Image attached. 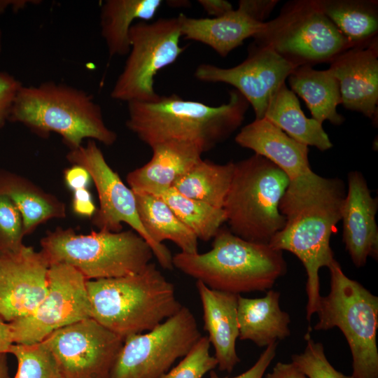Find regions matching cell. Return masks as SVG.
Instances as JSON below:
<instances>
[{
    "label": "cell",
    "mask_w": 378,
    "mask_h": 378,
    "mask_svg": "<svg viewBox=\"0 0 378 378\" xmlns=\"http://www.w3.org/2000/svg\"><path fill=\"white\" fill-rule=\"evenodd\" d=\"M127 127L149 147L169 141L192 144L204 153L229 138L242 124L249 104L233 89L227 103L211 106L180 96L127 103Z\"/></svg>",
    "instance_id": "cell-2"
},
{
    "label": "cell",
    "mask_w": 378,
    "mask_h": 378,
    "mask_svg": "<svg viewBox=\"0 0 378 378\" xmlns=\"http://www.w3.org/2000/svg\"><path fill=\"white\" fill-rule=\"evenodd\" d=\"M265 378H307L293 363L278 362Z\"/></svg>",
    "instance_id": "cell-42"
},
{
    "label": "cell",
    "mask_w": 378,
    "mask_h": 378,
    "mask_svg": "<svg viewBox=\"0 0 378 378\" xmlns=\"http://www.w3.org/2000/svg\"><path fill=\"white\" fill-rule=\"evenodd\" d=\"M182 36L211 48L221 57L241 46L244 40L253 37L263 27L239 8L233 9L219 18L178 16Z\"/></svg>",
    "instance_id": "cell-22"
},
{
    "label": "cell",
    "mask_w": 378,
    "mask_h": 378,
    "mask_svg": "<svg viewBox=\"0 0 378 378\" xmlns=\"http://www.w3.org/2000/svg\"><path fill=\"white\" fill-rule=\"evenodd\" d=\"M86 281L80 272L67 264L50 265L42 302L31 314L8 323L13 344L38 343L57 330L92 318Z\"/></svg>",
    "instance_id": "cell-13"
},
{
    "label": "cell",
    "mask_w": 378,
    "mask_h": 378,
    "mask_svg": "<svg viewBox=\"0 0 378 378\" xmlns=\"http://www.w3.org/2000/svg\"><path fill=\"white\" fill-rule=\"evenodd\" d=\"M9 120L22 124L42 138L57 133L69 150L81 146L85 139L111 146L118 138L106 125L102 108L91 94L54 81L22 85Z\"/></svg>",
    "instance_id": "cell-5"
},
{
    "label": "cell",
    "mask_w": 378,
    "mask_h": 378,
    "mask_svg": "<svg viewBox=\"0 0 378 378\" xmlns=\"http://www.w3.org/2000/svg\"><path fill=\"white\" fill-rule=\"evenodd\" d=\"M197 2L212 18L223 16L234 9L232 4L225 0H199Z\"/></svg>",
    "instance_id": "cell-41"
},
{
    "label": "cell",
    "mask_w": 378,
    "mask_h": 378,
    "mask_svg": "<svg viewBox=\"0 0 378 378\" xmlns=\"http://www.w3.org/2000/svg\"><path fill=\"white\" fill-rule=\"evenodd\" d=\"M328 69L340 85L342 103L376 125L378 117V43L354 47L339 55Z\"/></svg>",
    "instance_id": "cell-17"
},
{
    "label": "cell",
    "mask_w": 378,
    "mask_h": 378,
    "mask_svg": "<svg viewBox=\"0 0 378 378\" xmlns=\"http://www.w3.org/2000/svg\"><path fill=\"white\" fill-rule=\"evenodd\" d=\"M64 179L67 187L73 191L88 188L91 177L88 172L81 166L73 164L64 172Z\"/></svg>",
    "instance_id": "cell-40"
},
{
    "label": "cell",
    "mask_w": 378,
    "mask_h": 378,
    "mask_svg": "<svg viewBox=\"0 0 378 378\" xmlns=\"http://www.w3.org/2000/svg\"><path fill=\"white\" fill-rule=\"evenodd\" d=\"M195 285L202 306L204 329L214 348L217 366L220 371L231 372L240 362L236 351L239 295L211 289L200 281Z\"/></svg>",
    "instance_id": "cell-19"
},
{
    "label": "cell",
    "mask_w": 378,
    "mask_h": 378,
    "mask_svg": "<svg viewBox=\"0 0 378 378\" xmlns=\"http://www.w3.org/2000/svg\"><path fill=\"white\" fill-rule=\"evenodd\" d=\"M305 335L306 347L304 351L292 356L293 363L307 378H354L337 371L328 360L323 344L316 342Z\"/></svg>",
    "instance_id": "cell-33"
},
{
    "label": "cell",
    "mask_w": 378,
    "mask_h": 378,
    "mask_svg": "<svg viewBox=\"0 0 378 378\" xmlns=\"http://www.w3.org/2000/svg\"><path fill=\"white\" fill-rule=\"evenodd\" d=\"M289 182L282 170L259 155L234 162L223 208L228 229L245 240L269 244L286 223L279 205Z\"/></svg>",
    "instance_id": "cell-7"
},
{
    "label": "cell",
    "mask_w": 378,
    "mask_h": 378,
    "mask_svg": "<svg viewBox=\"0 0 378 378\" xmlns=\"http://www.w3.org/2000/svg\"><path fill=\"white\" fill-rule=\"evenodd\" d=\"M8 354L17 360L14 378H64L51 352L43 342L13 344Z\"/></svg>",
    "instance_id": "cell-32"
},
{
    "label": "cell",
    "mask_w": 378,
    "mask_h": 378,
    "mask_svg": "<svg viewBox=\"0 0 378 378\" xmlns=\"http://www.w3.org/2000/svg\"><path fill=\"white\" fill-rule=\"evenodd\" d=\"M202 337L195 316L182 306L152 330L127 337L109 378H160Z\"/></svg>",
    "instance_id": "cell-11"
},
{
    "label": "cell",
    "mask_w": 378,
    "mask_h": 378,
    "mask_svg": "<svg viewBox=\"0 0 378 378\" xmlns=\"http://www.w3.org/2000/svg\"><path fill=\"white\" fill-rule=\"evenodd\" d=\"M278 3L277 0H240L238 8L254 20L264 23Z\"/></svg>",
    "instance_id": "cell-38"
},
{
    "label": "cell",
    "mask_w": 378,
    "mask_h": 378,
    "mask_svg": "<svg viewBox=\"0 0 378 378\" xmlns=\"http://www.w3.org/2000/svg\"><path fill=\"white\" fill-rule=\"evenodd\" d=\"M240 146L252 150L282 170L290 180L312 170L308 146L295 141L266 118L255 119L235 136Z\"/></svg>",
    "instance_id": "cell-21"
},
{
    "label": "cell",
    "mask_w": 378,
    "mask_h": 378,
    "mask_svg": "<svg viewBox=\"0 0 378 378\" xmlns=\"http://www.w3.org/2000/svg\"><path fill=\"white\" fill-rule=\"evenodd\" d=\"M31 3V1H0V12H2L6 6L12 5L14 9L19 10L24 8L27 4Z\"/></svg>",
    "instance_id": "cell-44"
},
{
    "label": "cell",
    "mask_w": 378,
    "mask_h": 378,
    "mask_svg": "<svg viewBox=\"0 0 378 378\" xmlns=\"http://www.w3.org/2000/svg\"><path fill=\"white\" fill-rule=\"evenodd\" d=\"M330 292L321 296L315 330L338 328L352 356L354 378H378V297L349 278L334 258L328 267Z\"/></svg>",
    "instance_id": "cell-8"
},
{
    "label": "cell",
    "mask_w": 378,
    "mask_h": 378,
    "mask_svg": "<svg viewBox=\"0 0 378 378\" xmlns=\"http://www.w3.org/2000/svg\"><path fill=\"white\" fill-rule=\"evenodd\" d=\"M161 0H107L100 13L101 34L111 57L127 55L130 49V30L136 20H151Z\"/></svg>",
    "instance_id": "cell-27"
},
{
    "label": "cell",
    "mask_w": 378,
    "mask_h": 378,
    "mask_svg": "<svg viewBox=\"0 0 378 378\" xmlns=\"http://www.w3.org/2000/svg\"><path fill=\"white\" fill-rule=\"evenodd\" d=\"M151 159L127 175V183L134 193L160 197L200 160L203 152L197 146L177 141L151 148Z\"/></svg>",
    "instance_id": "cell-20"
},
{
    "label": "cell",
    "mask_w": 378,
    "mask_h": 378,
    "mask_svg": "<svg viewBox=\"0 0 378 378\" xmlns=\"http://www.w3.org/2000/svg\"><path fill=\"white\" fill-rule=\"evenodd\" d=\"M280 293L268 290L260 298H238L239 338L260 347L283 340L290 335L289 314L279 305Z\"/></svg>",
    "instance_id": "cell-23"
},
{
    "label": "cell",
    "mask_w": 378,
    "mask_h": 378,
    "mask_svg": "<svg viewBox=\"0 0 378 378\" xmlns=\"http://www.w3.org/2000/svg\"><path fill=\"white\" fill-rule=\"evenodd\" d=\"M50 263L43 253L24 246L0 255V317L7 323L31 314L48 288Z\"/></svg>",
    "instance_id": "cell-16"
},
{
    "label": "cell",
    "mask_w": 378,
    "mask_h": 378,
    "mask_svg": "<svg viewBox=\"0 0 378 378\" xmlns=\"http://www.w3.org/2000/svg\"><path fill=\"white\" fill-rule=\"evenodd\" d=\"M341 34L354 46L365 48L377 41L378 1L315 0Z\"/></svg>",
    "instance_id": "cell-28"
},
{
    "label": "cell",
    "mask_w": 378,
    "mask_h": 378,
    "mask_svg": "<svg viewBox=\"0 0 378 378\" xmlns=\"http://www.w3.org/2000/svg\"><path fill=\"white\" fill-rule=\"evenodd\" d=\"M21 82L6 71H0V128L9 120L15 98Z\"/></svg>",
    "instance_id": "cell-36"
},
{
    "label": "cell",
    "mask_w": 378,
    "mask_h": 378,
    "mask_svg": "<svg viewBox=\"0 0 378 378\" xmlns=\"http://www.w3.org/2000/svg\"><path fill=\"white\" fill-rule=\"evenodd\" d=\"M295 68L272 50L253 42L240 64L230 68L200 64L194 76L202 82L233 86L251 105L255 119H261L273 95Z\"/></svg>",
    "instance_id": "cell-15"
},
{
    "label": "cell",
    "mask_w": 378,
    "mask_h": 378,
    "mask_svg": "<svg viewBox=\"0 0 378 378\" xmlns=\"http://www.w3.org/2000/svg\"><path fill=\"white\" fill-rule=\"evenodd\" d=\"M1 39H2V34H1V31L0 29V52L1 50Z\"/></svg>",
    "instance_id": "cell-46"
},
{
    "label": "cell",
    "mask_w": 378,
    "mask_h": 378,
    "mask_svg": "<svg viewBox=\"0 0 378 378\" xmlns=\"http://www.w3.org/2000/svg\"><path fill=\"white\" fill-rule=\"evenodd\" d=\"M123 341L88 318L54 331L42 342L64 378H109Z\"/></svg>",
    "instance_id": "cell-14"
},
{
    "label": "cell",
    "mask_w": 378,
    "mask_h": 378,
    "mask_svg": "<svg viewBox=\"0 0 378 378\" xmlns=\"http://www.w3.org/2000/svg\"><path fill=\"white\" fill-rule=\"evenodd\" d=\"M181 37L178 17L134 23L130 30V49L111 97L127 103L157 99L160 94L154 89V78L184 51Z\"/></svg>",
    "instance_id": "cell-10"
},
{
    "label": "cell",
    "mask_w": 378,
    "mask_h": 378,
    "mask_svg": "<svg viewBox=\"0 0 378 378\" xmlns=\"http://www.w3.org/2000/svg\"><path fill=\"white\" fill-rule=\"evenodd\" d=\"M0 192L6 195L20 211L24 235L31 234L38 225L49 220L66 216L63 202L13 172L0 170Z\"/></svg>",
    "instance_id": "cell-24"
},
{
    "label": "cell",
    "mask_w": 378,
    "mask_h": 378,
    "mask_svg": "<svg viewBox=\"0 0 378 378\" xmlns=\"http://www.w3.org/2000/svg\"><path fill=\"white\" fill-rule=\"evenodd\" d=\"M0 378H10L7 353H0Z\"/></svg>",
    "instance_id": "cell-45"
},
{
    "label": "cell",
    "mask_w": 378,
    "mask_h": 378,
    "mask_svg": "<svg viewBox=\"0 0 378 378\" xmlns=\"http://www.w3.org/2000/svg\"><path fill=\"white\" fill-rule=\"evenodd\" d=\"M253 42L267 47L295 66L330 63L354 46L341 34L315 0L286 3L266 21Z\"/></svg>",
    "instance_id": "cell-9"
},
{
    "label": "cell",
    "mask_w": 378,
    "mask_h": 378,
    "mask_svg": "<svg viewBox=\"0 0 378 378\" xmlns=\"http://www.w3.org/2000/svg\"><path fill=\"white\" fill-rule=\"evenodd\" d=\"M40 244L50 265L67 264L87 280L138 273L154 256L148 244L132 230L118 232L99 230L82 234L71 227H58L47 232Z\"/></svg>",
    "instance_id": "cell-6"
},
{
    "label": "cell",
    "mask_w": 378,
    "mask_h": 378,
    "mask_svg": "<svg viewBox=\"0 0 378 378\" xmlns=\"http://www.w3.org/2000/svg\"><path fill=\"white\" fill-rule=\"evenodd\" d=\"M72 209L78 216L92 218L97 209L92 195L88 188L73 191Z\"/></svg>",
    "instance_id": "cell-39"
},
{
    "label": "cell",
    "mask_w": 378,
    "mask_h": 378,
    "mask_svg": "<svg viewBox=\"0 0 378 378\" xmlns=\"http://www.w3.org/2000/svg\"><path fill=\"white\" fill-rule=\"evenodd\" d=\"M86 288L92 318L123 340L152 330L183 306L153 262L134 274L87 280Z\"/></svg>",
    "instance_id": "cell-3"
},
{
    "label": "cell",
    "mask_w": 378,
    "mask_h": 378,
    "mask_svg": "<svg viewBox=\"0 0 378 378\" xmlns=\"http://www.w3.org/2000/svg\"><path fill=\"white\" fill-rule=\"evenodd\" d=\"M160 197L198 239L207 241L213 239L226 222L223 209L184 197L173 188Z\"/></svg>",
    "instance_id": "cell-31"
},
{
    "label": "cell",
    "mask_w": 378,
    "mask_h": 378,
    "mask_svg": "<svg viewBox=\"0 0 378 378\" xmlns=\"http://www.w3.org/2000/svg\"><path fill=\"white\" fill-rule=\"evenodd\" d=\"M213 239L206 253H176L174 267L211 289L237 295L270 290L286 273L283 251L268 244L245 240L222 227Z\"/></svg>",
    "instance_id": "cell-4"
},
{
    "label": "cell",
    "mask_w": 378,
    "mask_h": 378,
    "mask_svg": "<svg viewBox=\"0 0 378 378\" xmlns=\"http://www.w3.org/2000/svg\"><path fill=\"white\" fill-rule=\"evenodd\" d=\"M210 346L208 337L202 336L178 364L160 378H202L218 365Z\"/></svg>",
    "instance_id": "cell-34"
},
{
    "label": "cell",
    "mask_w": 378,
    "mask_h": 378,
    "mask_svg": "<svg viewBox=\"0 0 378 378\" xmlns=\"http://www.w3.org/2000/svg\"><path fill=\"white\" fill-rule=\"evenodd\" d=\"M277 342L266 346L255 364L246 372L234 377L223 378H262L265 372L276 356ZM209 378H222L214 371H210Z\"/></svg>",
    "instance_id": "cell-37"
},
{
    "label": "cell",
    "mask_w": 378,
    "mask_h": 378,
    "mask_svg": "<svg viewBox=\"0 0 378 378\" xmlns=\"http://www.w3.org/2000/svg\"><path fill=\"white\" fill-rule=\"evenodd\" d=\"M13 344V340L10 325L0 317V353L8 354Z\"/></svg>",
    "instance_id": "cell-43"
},
{
    "label": "cell",
    "mask_w": 378,
    "mask_h": 378,
    "mask_svg": "<svg viewBox=\"0 0 378 378\" xmlns=\"http://www.w3.org/2000/svg\"><path fill=\"white\" fill-rule=\"evenodd\" d=\"M234 169V162L216 164L202 158L176 182L173 188L184 197L223 209Z\"/></svg>",
    "instance_id": "cell-30"
},
{
    "label": "cell",
    "mask_w": 378,
    "mask_h": 378,
    "mask_svg": "<svg viewBox=\"0 0 378 378\" xmlns=\"http://www.w3.org/2000/svg\"><path fill=\"white\" fill-rule=\"evenodd\" d=\"M377 198L371 195L367 181L358 171L348 174V189L342 209V239L356 267L368 257L378 258Z\"/></svg>",
    "instance_id": "cell-18"
},
{
    "label": "cell",
    "mask_w": 378,
    "mask_h": 378,
    "mask_svg": "<svg viewBox=\"0 0 378 378\" xmlns=\"http://www.w3.org/2000/svg\"><path fill=\"white\" fill-rule=\"evenodd\" d=\"M288 80L290 90L304 101L312 118L321 124L328 120L340 125L344 122V117L337 111L342 103L339 83L328 69L316 70L307 65L298 66Z\"/></svg>",
    "instance_id": "cell-25"
},
{
    "label": "cell",
    "mask_w": 378,
    "mask_h": 378,
    "mask_svg": "<svg viewBox=\"0 0 378 378\" xmlns=\"http://www.w3.org/2000/svg\"><path fill=\"white\" fill-rule=\"evenodd\" d=\"M263 118L307 146H314L321 151L332 147L322 124L304 115L298 98L286 83L270 99Z\"/></svg>",
    "instance_id": "cell-26"
},
{
    "label": "cell",
    "mask_w": 378,
    "mask_h": 378,
    "mask_svg": "<svg viewBox=\"0 0 378 378\" xmlns=\"http://www.w3.org/2000/svg\"><path fill=\"white\" fill-rule=\"evenodd\" d=\"M66 159L85 168L95 186L99 207L92 217V224L99 230L113 232H120L122 223L127 224L148 244L162 268L173 269L170 251L150 239L141 223L134 192L109 166L95 141L89 140L86 146L70 150Z\"/></svg>",
    "instance_id": "cell-12"
},
{
    "label": "cell",
    "mask_w": 378,
    "mask_h": 378,
    "mask_svg": "<svg viewBox=\"0 0 378 378\" xmlns=\"http://www.w3.org/2000/svg\"><path fill=\"white\" fill-rule=\"evenodd\" d=\"M137 210L142 225L150 239L158 245L169 240L181 252H198V239L175 215L160 197L152 195L134 193Z\"/></svg>",
    "instance_id": "cell-29"
},
{
    "label": "cell",
    "mask_w": 378,
    "mask_h": 378,
    "mask_svg": "<svg viewBox=\"0 0 378 378\" xmlns=\"http://www.w3.org/2000/svg\"><path fill=\"white\" fill-rule=\"evenodd\" d=\"M346 195L344 181L323 177L312 170L290 180L279 209L284 227L269 245L297 256L307 273L306 318L310 321L321 299L318 272L335 258L330 237L341 220Z\"/></svg>",
    "instance_id": "cell-1"
},
{
    "label": "cell",
    "mask_w": 378,
    "mask_h": 378,
    "mask_svg": "<svg viewBox=\"0 0 378 378\" xmlns=\"http://www.w3.org/2000/svg\"><path fill=\"white\" fill-rule=\"evenodd\" d=\"M23 221L13 202L0 192V255L18 252L24 244Z\"/></svg>",
    "instance_id": "cell-35"
}]
</instances>
